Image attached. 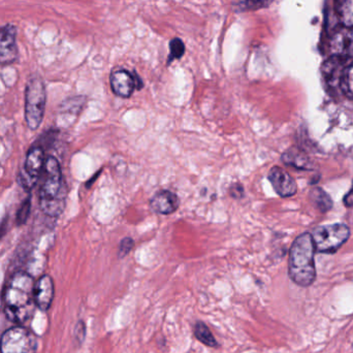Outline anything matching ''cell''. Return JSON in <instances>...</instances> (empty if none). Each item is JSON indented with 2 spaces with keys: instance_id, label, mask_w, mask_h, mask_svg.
<instances>
[{
  "instance_id": "cell-1",
  "label": "cell",
  "mask_w": 353,
  "mask_h": 353,
  "mask_svg": "<svg viewBox=\"0 0 353 353\" xmlns=\"http://www.w3.org/2000/svg\"><path fill=\"white\" fill-rule=\"evenodd\" d=\"M34 281L29 274L19 272L12 276L4 294L6 313L14 323H25L34 308Z\"/></svg>"
},
{
  "instance_id": "cell-2",
  "label": "cell",
  "mask_w": 353,
  "mask_h": 353,
  "mask_svg": "<svg viewBox=\"0 0 353 353\" xmlns=\"http://www.w3.org/2000/svg\"><path fill=\"white\" fill-rule=\"evenodd\" d=\"M315 252L314 242L309 232L301 234L292 243L288 259V276L301 288H309L316 280Z\"/></svg>"
},
{
  "instance_id": "cell-3",
  "label": "cell",
  "mask_w": 353,
  "mask_h": 353,
  "mask_svg": "<svg viewBox=\"0 0 353 353\" xmlns=\"http://www.w3.org/2000/svg\"><path fill=\"white\" fill-rule=\"evenodd\" d=\"M65 183L57 159L49 157L46 161L39 190V205L46 215L58 217L65 207Z\"/></svg>"
},
{
  "instance_id": "cell-4",
  "label": "cell",
  "mask_w": 353,
  "mask_h": 353,
  "mask_svg": "<svg viewBox=\"0 0 353 353\" xmlns=\"http://www.w3.org/2000/svg\"><path fill=\"white\" fill-rule=\"evenodd\" d=\"M46 87L39 77H32L25 91V120L30 130H37L43 121L46 108Z\"/></svg>"
},
{
  "instance_id": "cell-5",
  "label": "cell",
  "mask_w": 353,
  "mask_h": 353,
  "mask_svg": "<svg viewBox=\"0 0 353 353\" xmlns=\"http://www.w3.org/2000/svg\"><path fill=\"white\" fill-rule=\"evenodd\" d=\"M311 236L317 252L334 253L347 242L350 230L346 224L334 223L315 228Z\"/></svg>"
},
{
  "instance_id": "cell-6",
  "label": "cell",
  "mask_w": 353,
  "mask_h": 353,
  "mask_svg": "<svg viewBox=\"0 0 353 353\" xmlns=\"http://www.w3.org/2000/svg\"><path fill=\"white\" fill-rule=\"evenodd\" d=\"M1 353H35L37 339L28 330L14 327L8 330L0 340Z\"/></svg>"
},
{
  "instance_id": "cell-7",
  "label": "cell",
  "mask_w": 353,
  "mask_h": 353,
  "mask_svg": "<svg viewBox=\"0 0 353 353\" xmlns=\"http://www.w3.org/2000/svg\"><path fill=\"white\" fill-rule=\"evenodd\" d=\"M110 85L114 94L122 99L132 97L134 90H141L144 87L142 79L134 72L125 70H118L112 72L110 77Z\"/></svg>"
},
{
  "instance_id": "cell-8",
  "label": "cell",
  "mask_w": 353,
  "mask_h": 353,
  "mask_svg": "<svg viewBox=\"0 0 353 353\" xmlns=\"http://www.w3.org/2000/svg\"><path fill=\"white\" fill-rule=\"evenodd\" d=\"M45 153L41 147H33L29 150L25 161L24 169L20 174L21 184L31 189L37 184L45 168Z\"/></svg>"
},
{
  "instance_id": "cell-9",
  "label": "cell",
  "mask_w": 353,
  "mask_h": 353,
  "mask_svg": "<svg viewBox=\"0 0 353 353\" xmlns=\"http://www.w3.org/2000/svg\"><path fill=\"white\" fill-rule=\"evenodd\" d=\"M18 58L17 28L14 25L6 24L0 28V65H8Z\"/></svg>"
},
{
  "instance_id": "cell-10",
  "label": "cell",
  "mask_w": 353,
  "mask_h": 353,
  "mask_svg": "<svg viewBox=\"0 0 353 353\" xmlns=\"http://www.w3.org/2000/svg\"><path fill=\"white\" fill-rule=\"evenodd\" d=\"M268 179L273 186L274 190L281 197L292 196L298 190L294 179L281 168H272L268 174Z\"/></svg>"
},
{
  "instance_id": "cell-11",
  "label": "cell",
  "mask_w": 353,
  "mask_h": 353,
  "mask_svg": "<svg viewBox=\"0 0 353 353\" xmlns=\"http://www.w3.org/2000/svg\"><path fill=\"white\" fill-rule=\"evenodd\" d=\"M150 207L159 215H171L180 207V199L170 190H161L150 199Z\"/></svg>"
},
{
  "instance_id": "cell-12",
  "label": "cell",
  "mask_w": 353,
  "mask_h": 353,
  "mask_svg": "<svg viewBox=\"0 0 353 353\" xmlns=\"http://www.w3.org/2000/svg\"><path fill=\"white\" fill-rule=\"evenodd\" d=\"M347 64L348 60L342 56L333 55L325 60V63L321 66V72L330 87L332 88L340 87V80H341L344 68Z\"/></svg>"
},
{
  "instance_id": "cell-13",
  "label": "cell",
  "mask_w": 353,
  "mask_h": 353,
  "mask_svg": "<svg viewBox=\"0 0 353 353\" xmlns=\"http://www.w3.org/2000/svg\"><path fill=\"white\" fill-rule=\"evenodd\" d=\"M54 299V283L50 276L39 278L34 286V303L37 308L47 311Z\"/></svg>"
},
{
  "instance_id": "cell-14",
  "label": "cell",
  "mask_w": 353,
  "mask_h": 353,
  "mask_svg": "<svg viewBox=\"0 0 353 353\" xmlns=\"http://www.w3.org/2000/svg\"><path fill=\"white\" fill-rule=\"evenodd\" d=\"M334 55L342 56L347 60H353V27L337 33L333 39Z\"/></svg>"
},
{
  "instance_id": "cell-15",
  "label": "cell",
  "mask_w": 353,
  "mask_h": 353,
  "mask_svg": "<svg viewBox=\"0 0 353 353\" xmlns=\"http://www.w3.org/2000/svg\"><path fill=\"white\" fill-rule=\"evenodd\" d=\"M282 161L298 170H312L313 165L305 152L298 148H290L282 154Z\"/></svg>"
},
{
  "instance_id": "cell-16",
  "label": "cell",
  "mask_w": 353,
  "mask_h": 353,
  "mask_svg": "<svg viewBox=\"0 0 353 353\" xmlns=\"http://www.w3.org/2000/svg\"><path fill=\"white\" fill-rule=\"evenodd\" d=\"M193 335L196 338L197 341L201 342L203 345L209 348H214L218 350L220 347V344L218 343L217 340L214 337L213 333L209 329L207 325L203 321H196L193 327Z\"/></svg>"
},
{
  "instance_id": "cell-17",
  "label": "cell",
  "mask_w": 353,
  "mask_h": 353,
  "mask_svg": "<svg viewBox=\"0 0 353 353\" xmlns=\"http://www.w3.org/2000/svg\"><path fill=\"white\" fill-rule=\"evenodd\" d=\"M274 0H234L232 8L236 12H253V10L267 8Z\"/></svg>"
},
{
  "instance_id": "cell-18",
  "label": "cell",
  "mask_w": 353,
  "mask_h": 353,
  "mask_svg": "<svg viewBox=\"0 0 353 353\" xmlns=\"http://www.w3.org/2000/svg\"><path fill=\"white\" fill-rule=\"evenodd\" d=\"M310 199L313 205L321 212H327L333 207V201H332L331 196L323 189L319 188V187L311 189Z\"/></svg>"
},
{
  "instance_id": "cell-19",
  "label": "cell",
  "mask_w": 353,
  "mask_h": 353,
  "mask_svg": "<svg viewBox=\"0 0 353 353\" xmlns=\"http://www.w3.org/2000/svg\"><path fill=\"white\" fill-rule=\"evenodd\" d=\"M338 16L346 28L353 27V0H338Z\"/></svg>"
},
{
  "instance_id": "cell-20",
  "label": "cell",
  "mask_w": 353,
  "mask_h": 353,
  "mask_svg": "<svg viewBox=\"0 0 353 353\" xmlns=\"http://www.w3.org/2000/svg\"><path fill=\"white\" fill-rule=\"evenodd\" d=\"M340 88L346 97L353 99V62L348 63L344 68L340 80Z\"/></svg>"
},
{
  "instance_id": "cell-21",
  "label": "cell",
  "mask_w": 353,
  "mask_h": 353,
  "mask_svg": "<svg viewBox=\"0 0 353 353\" xmlns=\"http://www.w3.org/2000/svg\"><path fill=\"white\" fill-rule=\"evenodd\" d=\"M170 50H171V53H170L169 58H168V65L171 64L174 60L181 59L183 57V55L185 54V45L180 39L176 37V39H173L170 43Z\"/></svg>"
},
{
  "instance_id": "cell-22",
  "label": "cell",
  "mask_w": 353,
  "mask_h": 353,
  "mask_svg": "<svg viewBox=\"0 0 353 353\" xmlns=\"http://www.w3.org/2000/svg\"><path fill=\"white\" fill-rule=\"evenodd\" d=\"M31 209V201L30 197L25 199L21 205L20 209L18 211V215H17V223L18 225H22L28 219L29 214H30Z\"/></svg>"
},
{
  "instance_id": "cell-23",
  "label": "cell",
  "mask_w": 353,
  "mask_h": 353,
  "mask_svg": "<svg viewBox=\"0 0 353 353\" xmlns=\"http://www.w3.org/2000/svg\"><path fill=\"white\" fill-rule=\"evenodd\" d=\"M134 240L132 238H124L123 240L120 242L119 250H118V256L120 259H123L126 255L130 254L132 249L134 248Z\"/></svg>"
},
{
  "instance_id": "cell-24",
  "label": "cell",
  "mask_w": 353,
  "mask_h": 353,
  "mask_svg": "<svg viewBox=\"0 0 353 353\" xmlns=\"http://www.w3.org/2000/svg\"><path fill=\"white\" fill-rule=\"evenodd\" d=\"M74 336H76V339L80 343L84 341L85 336H86V325H85L84 321H79L78 325H77L76 331H74Z\"/></svg>"
},
{
  "instance_id": "cell-25",
  "label": "cell",
  "mask_w": 353,
  "mask_h": 353,
  "mask_svg": "<svg viewBox=\"0 0 353 353\" xmlns=\"http://www.w3.org/2000/svg\"><path fill=\"white\" fill-rule=\"evenodd\" d=\"M230 193L234 199H242L244 195V187L241 184H234L230 187Z\"/></svg>"
},
{
  "instance_id": "cell-26",
  "label": "cell",
  "mask_w": 353,
  "mask_h": 353,
  "mask_svg": "<svg viewBox=\"0 0 353 353\" xmlns=\"http://www.w3.org/2000/svg\"><path fill=\"white\" fill-rule=\"evenodd\" d=\"M344 203H345V205H347V207H353V183L350 192H348L347 194L345 195V197H344Z\"/></svg>"
}]
</instances>
